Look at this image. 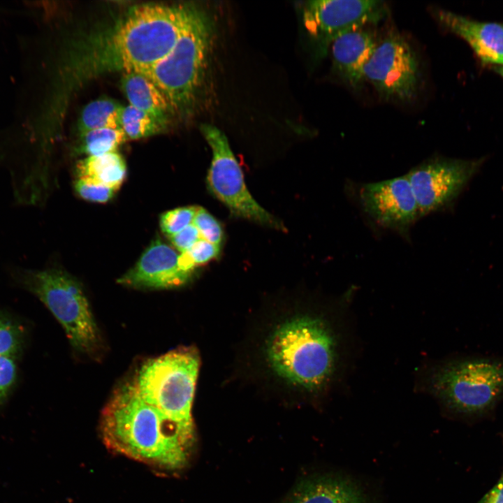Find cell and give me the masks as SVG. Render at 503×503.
I'll return each mask as SVG.
<instances>
[{"label":"cell","mask_w":503,"mask_h":503,"mask_svg":"<svg viewBox=\"0 0 503 503\" xmlns=\"http://www.w3.org/2000/svg\"><path fill=\"white\" fill-rule=\"evenodd\" d=\"M342 334L325 316L304 314L277 327L267 345L274 372L309 393L323 391L335 379L342 352Z\"/></svg>","instance_id":"7a4b0ae2"},{"label":"cell","mask_w":503,"mask_h":503,"mask_svg":"<svg viewBox=\"0 0 503 503\" xmlns=\"http://www.w3.org/2000/svg\"><path fill=\"white\" fill-rule=\"evenodd\" d=\"M283 503H369L352 481L337 475H317L298 483Z\"/></svg>","instance_id":"2e32d148"},{"label":"cell","mask_w":503,"mask_h":503,"mask_svg":"<svg viewBox=\"0 0 503 503\" xmlns=\"http://www.w3.org/2000/svg\"><path fill=\"white\" fill-rule=\"evenodd\" d=\"M493 71L503 78V66L493 68Z\"/></svg>","instance_id":"f546056e"},{"label":"cell","mask_w":503,"mask_h":503,"mask_svg":"<svg viewBox=\"0 0 503 503\" xmlns=\"http://www.w3.org/2000/svg\"><path fill=\"white\" fill-rule=\"evenodd\" d=\"M75 190L82 199L94 203H105L110 201L117 190L78 179L75 182Z\"/></svg>","instance_id":"484cf974"},{"label":"cell","mask_w":503,"mask_h":503,"mask_svg":"<svg viewBox=\"0 0 503 503\" xmlns=\"http://www.w3.org/2000/svg\"><path fill=\"white\" fill-rule=\"evenodd\" d=\"M190 6L147 3L133 7L93 48L95 66L145 75L175 45Z\"/></svg>","instance_id":"3957f363"},{"label":"cell","mask_w":503,"mask_h":503,"mask_svg":"<svg viewBox=\"0 0 503 503\" xmlns=\"http://www.w3.org/2000/svg\"><path fill=\"white\" fill-rule=\"evenodd\" d=\"M120 124L127 138L137 140L163 131L168 123L129 105L123 108Z\"/></svg>","instance_id":"44dd1931"},{"label":"cell","mask_w":503,"mask_h":503,"mask_svg":"<svg viewBox=\"0 0 503 503\" xmlns=\"http://www.w3.org/2000/svg\"><path fill=\"white\" fill-rule=\"evenodd\" d=\"M432 393L450 408L465 413L490 407L503 391V365L474 360L449 363L430 375Z\"/></svg>","instance_id":"52a82bcc"},{"label":"cell","mask_w":503,"mask_h":503,"mask_svg":"<svg viewBox=\"0 0 503 503\" xmlns=\"http://www.w3.org/2000/svg\"><path fill=\"white\" fill-rule=\"evenodd\" d=\"M356 198L364 214L378 226L408 238L420 218L418 205L406 175L358 185Z\"/></svg>","instance_id":"7c38bea8"},{"label":"cell","mask_w":503,"mask_h":503,"mask_svg":"<svg viewBox=\"0 0 503 503\" xmlns=\"http://www.w3.org/2000/svg\"><path fill=\"white\" fill-rule=\"evenodd\" d=\"M75 152L87 156L117 152L127 139L122 129H100L79 135Z\"/></svg>","instance_id":"ffe728a7"},{"label":"cell","mask_w":503,"mask_h":503,"mask_svg":"<svg viewBox=\"0 0 503 503\" xmlns=\"http://www.w3.org/2000/svg\"><path fill=\"white\" fill-rule=\"evenodd\" d=\"M478 503H503V476Z\"/></svg>","instance_id":"f1b7e54d"},{"label":"cell","mask_w":503,"mask_h":503,"mask_svg":"<svg viewBox=\"0 0 503 503\" xmlns=\"http://www.w3.org/2000/svg\"><path fill=\"white\" fill-rule=\"evenodd\" d=\"M212 36L209 17L191 5L186 24L173 48L144 75L163 93L173 112L188 109L195 100Z\"/></svg>","instance_id":"5b68a950"},{"label":"cell","mask_w":503,"mask_h":503,"mask_svg":"<svg viewBox=\"0 0 503 503\" xmlns=\"http://www.w3.org/2000/svg\"><path fill=\"white\" fill-rule=\"evenodd\" d=\"M78 179L118 190L126 175V166L117 152L87 156L76 165Z\"/></svg>","instance_id":"ac0fdd59"},{"label":"cell","mask_w":503,"mask_h":503,"mask_svg":"<svg viewBox=\"0 0 503 503\" xmlns=\"http://www.w3.org/2000/svg\"><path fill=\"white\" fill-rule=\"evenodd\" d=\"M123 108L119 102L107 97L91 101L80 115L78 134L100 129H121Z\"/></svg>","instance_id":"d6986e66"},{"label":"cell","mask_w":503,"mask_h":503,"mask_svg":"<svg viewBox=\"0 0 503 503\" xmlns=\"http://www.w3.org/2000/svg\"><path fill=\"white\" fill-rule=\"evenodd\" d=\"M100 431L112 451L169 471L186 467L196 442L195 425L176 422L145 401L131 378L112 393L101 412Z\"/></svg>","instance_id":"6da1fadb"},{"label":"cell","mask_w":503,"mask_h":503,"mask_svg":"<svg viewBox=\"0 0 503 503\" xmlns=\"http://www.w3.org/2000/svg\"><path fill=\"white\" fill-rule=\"evenodd\" d=\"M302 10L305 27L320 58L339 36L381 20L387 6L379 0H316L307 1Z\"/></svg>","instance_id":"30bf717a"},{"label":"cell","mask_w":503,"mask_h":503,"mask_svg":"<svg viewBox=\"0 0 503 503\" xmlns=\"http://www.w3.org/2000/svg\"><path fill=\"white\" fill-rule=\"evenodd\" d=\"M8 274L19 287L32 293L61 325L78 352L100 358L104 342L82 286L61 269L10 266Z\"/></svg>","instance_id":"277c9868"},{"label":"cell","mask_w":503,"mask_h":503,"mask_svg":"<svg viewBox=\"0 0 503 503\" xmlns=\"http://www.w3.org/2000/svg\"><path fill=\"white\" fill-rule=\"evenodd\" d=\"M364 73L365 81L386 101L408 103L418 95L421 80L418 56L407 39L396 31L377 43Z\"/></svg>","instance_id":"9c48e42d"},{"label":"cell","mask_w":503,"mask_h":503,"mask_svg":"<svg viewBox=\"0 0 503 503\" xmlns=\"http://www.w3.org/2000/svg\"><path fill=\"white\" fill-rule=\"evenodd\" d=\"M17 367L13 356H0V405L10 394L15 384Z\"/></svg>","instance_id":"4316f807"},{"label":"cell","mask_w":503,"mask_h":503,"mask_svg":"<svg viewBox=\"0 0 503 503\" xmlns=\"http://www.w3.org/2000/svg\"><path fill=\"white\" fill-rule=\"evenodd\" d=\"M483 160L433 156L407 174L420 218L448 207L479 170Z\"/></svg>","instance_id":"8fae6325"},{"label":"cell","mask_w":503,"mask_h":503,"mask_svg":"<svg viewBox=\"0 0 503 503\" xmlns=\"http://www.w3.org/2000/svg\"><path fill=\"white\" fill-rule=\"evenodd\" d=\"M198 207H177L163 213L160 217V226L168 237L184 230L193 224Z\"/></svg>","instance_id":"cb8c5ba5"},{"label":"cell","mask_w":503,"mask_h":503,"mask_svg":"<svg viewBox=\"0 0 503 503\" xmlns=\"http://www.w3.org/2000/svg\"><path fill=\"white\" fill-rule=\"evenodd\" d=\"M430 11L443 29L469 45L483 65L503 66V22L477 21L439 8Z\"/></svg>","instance_id":"5bb4252c"},{"label":"cell","mask_w":503,"mask_h":503,"mask_svg":"<svg viewBox=\"0 0 503 503\" xmlns=\"http://www.w3.org/2000/svg\"><path fill=\"white\" fill-rule=\"evenodd\" d=\"M121 86L129 105L168 123L173 112L168 100L146 76L135 72L125 73Z\"/></svg>","instance_id":"e0dca14e"},{"label":"cell","mask_w":503,"mask_h":503,"mask_svg":"<svg viewBox=\"0 0 503 503\" xmlns=\"http://www.w3.org/2000/svg\"><path fill=\"white\" fill-rule=\"evenodd\" d=\"M377 45L374 35L365 27L344 34L333 42L332 68L347 87L356 91L362 88L365 68Z\"/></svg>","instance_id":"9a60e30c"},{"label":"cell","mask_w":503,"mask_h":503,"mask_svg":"<svg viewBox=\"0 0 503 503\" xmlns=\"http://www.w3.org/2000/svg\"><path fill=\"white\" fill-rule=\"evenodd\" d=\"M22 327L10 316L0 310V356H13L22 347Z\"/></svg>","instance_id":"603a6c76"},{"label":"cell","mask_w":503,"mask_h":503,"mask_svg":"<svg viewBox=\"0 0 503 503\" xmlns=\"http://www.w3.org/2000/svg\"><path fill=\"white\" fill-rule=\"evenodd\" d=\"M201 132L209 144L212 159L207 182L212 193L235 214L266 226L283 228L272 214L252 197L225 134L214 125L205 124Z\"/></svg>","instance_id":"ba28073f"},{"label":"cell","mask_w":503,"mask_h":503,"mask_svg":"<svg viewBox=\"0 0 503 503\" xmlns=\"http://www.w3.org/2000/svg\"><path fill=\"white\" fill-rule=\"evenodd\" d=\"M199 367L196 349L181 347L150 359L131 379L145 401L173 421L194 425L191 409Z\"/></svg>","instance_id":"8992f818"},{"label":"cell","mask_w":503,"mask_h":503,"mask_svg":"<svg viewBox=\"0 0 503 503\" xmlns=\"http://www.w3.org/2000/svg\"><path fill=\"white\" fill-rule=\"evenodd\" d=\"M168 238L173 245L181 253L188 250L201 238L198 229L193 224Z\"/></svg>","instance_id":"83f0119b"},{"label":"cell","mask_w":503,"mask_h":503,"mask_svg":"<svg viewBox=\"0 0 503 503\" xmlns=\"http://www.w3.org/2000/svg\"><path fill=\"white\" fill-rule=\"evenodd\" d=\"M219 251L220 246L201 238L188 250L179 255V265L182 270L192 275L197 266L205 264L217 257Z\"/></svg>","instance_id":"7402d4cb"},{"label":"cell","mask_w":503,"mask_h":503,"mask_svg":"<svg viewBox=\"0 0 503 503\" xmlns=\"http://www.w3.org/2000/svg\"><path fill=\"white\" fill-rule=\"evenodd\" d=\"M193 224L198 229L202 239L220 246L224 235L221 226L206 210L198 207Z\"/></svg>","instance_id":"d4e9b609"},{"label":"cell","mask_w":503,"mask_h":503,"mask_svg":"<svg viewBox=\"0 0 503 503\" xmlns=\"http://www.w3.org/2000/svg\"><path fill=\"white\" fill-rule=\"evenodd\" d=\"M178 257L171 247L155 240L135 265L117 279V283L143 289H164L183 285L192 275L180 268Z\"/></svg>","instance_id":"4fadbf2b"}]
</instances>
